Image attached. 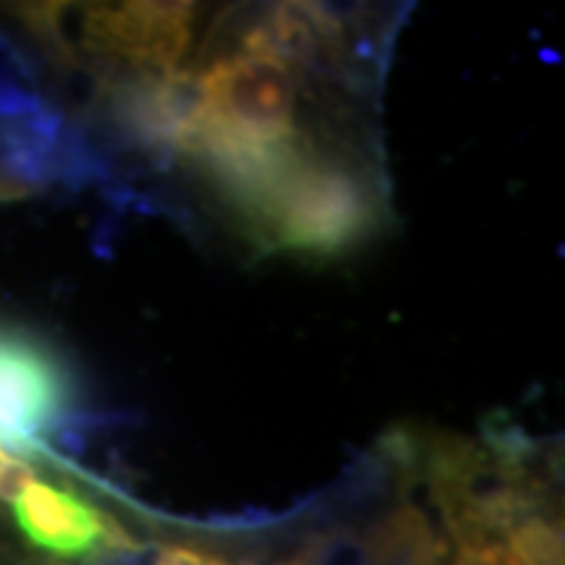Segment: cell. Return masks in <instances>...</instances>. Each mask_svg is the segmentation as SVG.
Instances as JSON below:
<instances>
[{
    "mask_svg": "<svg viewBox=\"0 0 565 565\" xmlns=\"http://www.w3.org/2000/svg\"><path fill=\"white\" fill-rule=\"evenodd\" d=\"M238 215L263 246L320 259L356 249L377 225L366 181L307 147Z\"/></svg>",
    "mask_w": 565,
    "mask_h": 565,
    "instance_id": "obj_1",
    "label": "cell"
},
{
    "mask_svg": "<svg viewBox=\"0 0 565 565\" xmlns=\"http://www.w3.org/2000/svg\"><path fill=\"white\" fill-rule=\"evenodd\" d=\"M192 129L259 147L296 139L299 87L294 71L252 53H231L194 76Z\"/></svg>",
    "mask_w": 565,
    "mask_h": 565,
    "instance_id": "obj_2",
    "label": "cell"
},
{
    "mask_svg": "<svg viewBox=\"0 0 565 565\" xmlns=\"http://www.w3.org/2000/svg\"><path fill=\"white\" fill-rule=\"evenodd\" d=\"M87 173V152L58 116L30 95L0 92V202L32 200Z\"/></svg>",
    "mask_w": 565,
    "mask_h": 565,
    "instance_id": "obj_3",
    "label": "cell"
},
{
    "mask_svg": "<svg viewBox=\"0 0 565 565\" xmlns=\"http://www.w3.org/2000/svg\"><path fill=\"white\" fill-rule=\"evenodd\" d=\"M74 385L58 356L19 330L0 328V443L30 450L66 419Z\"/></svg>",
    "mask_w": 565,
    "mask_h": 565,
    "instance_id": "obj_4",
    "label": "cell"
},
{
    "mask_svg": "<svg viewBox=\"0 0 565 565\" xmlns=\"http://www.w3.org/2000/svg\"><path fill=\"white\" fill-rule=\"evenodd\" d=\"M196 26L194 3H118L84 13V42L92 53L110 55L141 74H175L189 53Z\"/></svg>",
    "mask_w": 565,
    "mask_h": 565,
    "instance_id": "obj_5",
    "label": "cell"
},
{
    "mask_svg": "<svg viewBox=\"0 0 565 565\" xmlns=\"http://www.w3.org/2000/svg\"><path fill=\"white\" fill-rule=\"evenodd\" d=\"M11 503L26 540L53 555L82 557L100 550L118 553L134 547L129 532L66 487L34 477Z\"/></svg>",
    "mask_w": 565,
    "mask_h": 565,
    "instance_id": "obj_6",
    "label": "cell"
},
{
    "mask_svg": "<svg viewBox=\"0 0 565 565\" xmlns=\"http://www.w3.org/2000/svg\"><path fill=\"white\" fill-rule=\"evenodd\" d=\"M343 24L317 3H280L242 38V53L265 55L286 68L341 53Z\"/></svg>",
    "mask_w": 565,
    "mask_h": 565,
    "instance_id": "obj_7",
    "label": "cell"
},
{
    "mask_svg": "<svg viewBox=\"0 0 565 565\" xmlns=\"http://www.w3.org/2000/svg\"><path fill=\"white\" fill-rule=\"evenodd\" d=\"M454 542V565H563L561 534L534 513L505 529L456 532Z\"/></svg>",
    "mask_w": 565,
    "mask_h": 565,
    "instance_id": "obj_8",
    "label": "cell"
},
{
    "mask_svg": "<svg viewBox=\"0 0 565 565\" xmlns=\"http://www.w3.org/2000/svg\"><path fill=\"white\" fill-rule=\"evenodd\" d=\"M364 565H435V540L416 511H398L366 542Z\"/></svg>",
    "mask_w": 565,
    "mask_h": 565,
    "instance_id": "obj_9",
    "label": "cell"
},
{
    "mask_svg": "<svg viewBox=\"0 0 565 565\" xmlns=\"http://www.w3.org/2000/svg\"><path fill=\"white\" fill-rule=\"evenodd\" d=\"M225 565H228V563H225ZM236 565H257V563H236Z\"/></svg>",
    "mask_w": 565,
    "mask_h": 565,
    "instance_id": "obj_10",
    "label": "cell"
}]
</instances>
